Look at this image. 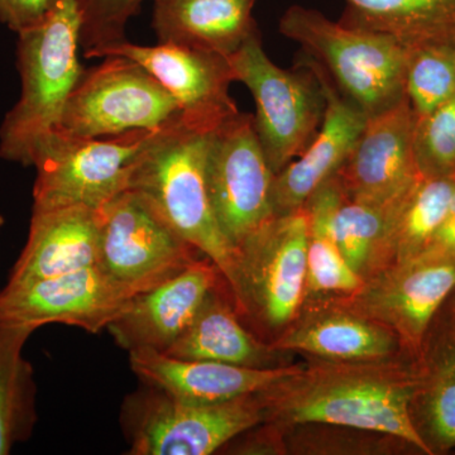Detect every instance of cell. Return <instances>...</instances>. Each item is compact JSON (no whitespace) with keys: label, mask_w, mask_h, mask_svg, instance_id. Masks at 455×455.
<instances>
[{"label":"cell","mask_w":455,"mask_h":455,"mask_svg":"<svg viewBox=\"0 0 455 455\" xmlns=\"http://www.w3.org/2000/svg\"><path fill=\"white\" fill-rule=\"evenodd\" d=\"M181 121L175 98L145 68L124 56H108L84 70L56 130L76 137L158 131Z\"/></svg>","instance_id":"9"},{"label":"cell","mask_w":455,"mask_h":455,"mask_svg":"<svg viewBox=\"0 0 455 455\" xmlns=\"http://www.w3.org/2000/svg\"><path fill=\"white\" fill-rule=\"evenodd\" d=\"M395 202L374 205L355 202L343 196L335 209V242L349 267L363 281L382 268L383 241Z\"/></svg>","instance_id":"28"},{"label":"cell","mask_w":455,"mask_h":455,"mask_svg":"<svg viewBox=\"0 0 455 455\" xmlns=\"http://www.w3.org/2000/svg\"><path fill=\"white\" fill-rule=\"evenodd\" d=\"M341 197L343 193L333 176L304 205L309 220L304 307L348 298L363 284V280L343 259L335 242L333 215Z\"/></svg>","instance_id":"25"},{"label":"cell","mask_w":455,"mask_h":455,"mask_svg":"<svg viewBox=\"0 0 455 455\" xmlns=\"http://www.w3.org/2000/svg\"><path fill=\"white\" fill-rule=\"evenodd\" d=\"M140 293L114 280L97 265L0 291V323L33 331L46 324L77 326L95 334Z\"/></svg>","instance_id":"14"},{"label":"cell","mask_w":455,"mask_h":455,"mask_svg":"<svg viewBox=\"0 0 455 455\" xmlns=\"http://www.w3.org/2000/svg\"><path fill=\"white\" fill-rule=\"evenodd\" d=\"M212 136L181 121L158 131L140 154L128 190L145 197L173 230L220 268L230 286L235 251L218 226L206 188Z\"/></svg>","instance_id":"3"},{"label":"cell","mask_w":455,"mask_h":455,"mask_svg":"<svg viewBox=\"0 0 455 455\" xmlns=\"http://www.w3.org/2000/svg\"><path fill=\"white\" fill-rule=\"evenodd\" d=\"M3 226H4V218L0 214V229H2Z\"/></svg>","instance_id":"35"},{"label":"cell","mask_w":455,"mask_h":455,"mask_svg":"<svg viewBox=\"0 0 455 455\" xmlns=\"http://www.w3.org/2000/svg\"><path fill=\"white\" fill-rule=\"evenodd\" d=\"M51 0H0V23L20 33L40 22Z\"/></svg>","instance_id":"32"},{"label":"cell","mask_w":455,"mask_h":455,"mask_svg":"<svg viewBox=\"0 0 455 455\" xmlns=\"http://www.w3.org/2000/svg\"><path fill=\"white\" fill-rule=\"evenodd\" d=\"M33 329L0 323V455L31 438L37 421L35 377L23 357Z\"/></svg>","instance_id":"27"},{"label":"cell","mask_w":455,"mask_h":455,"mask_svg":"<svg viewBox=\"0 0 455 455\" xmlns=\"http://www.w3.org/2000/svg\"><path fill=\"white\" fill-rule=\"evenodd\" d=\"M158 131H131L92 139L51 131L33 151V209L99 211L128 190L140 154Z\"/></svg>","instance_id":"5"},{"label":"cell","mask_w":455,"mask_h":455,"mask_svg":"<svg viewBox=\"0 0 455 455\" xmlns=\"http://www.w3.org/2000/svg\"><path fill=\"white\" fill-rule=\"evenodd\" d=\"M130 366L140 383L190 403H220L268 390L300 366L250 368L171 357L151 349L132 350Z\"/></svg>","instance_id":"19"},{"label":"cell","mask_w":455,"mask_h":455,"mask_svg":"<svg viewBox=\"0 0 455 455\" xmlns=\"http://www.w3.org/2000/svg\"><path fill=\"white\" fill-rule=\"evenodd\" d=\"M418 259H455V196L438 232Z\"/></svg>","instance_id":"33"},{"label":"cell","mask_w":455,"mask_h":455,"mask_svg":"<svg viewBox=\"0 0 455 455\" xmlns=\"http://www.w3.org/2000/svg\"><path fill=\"white\" fill-rule=\"evenodd\" d=\"M256 0H155L154 27L161 44H184L229 57L259 32Z\"/></svg>","instance_id":"21"},{"label":"cell","mask_w":455,"mask_h":455,"mask_svg":"<svg viewBox=\"0 0 455 455\" xmlns=\"http://www.w3.org/2000/svg\"><path fill=\"white\" fill-rule=\"evenodd\" d=\"M309 220L305 208L274 215L235 247L230 283L239 315L284 331L304 307Z\"/></svg>","instance_id":"6"},{"label":"cell","mask_w":455,"mask_h":455,"mask_svg":"<svg viewBox=\"0 0 455 455\" xmlns=\"http://www.w3.org/2000/svg\"><path fill=\"white\" fill-rule=\"evenodd\" d=\"M80 0H51L46 14L17 33L20 97L0 125V158L32 166L35 147L56 130L68 95L84 73Z\"/></svg>","instance_id":"2"},{"label":"cell","mask_w":455,"mask_h":455,"mask_svg":"<svg viewBox=\"0 0 455 455\" xmlns=\"http://www.w3.org/2000/svg\"><path fill=\"white\" fill-rule=\"evenodd\" d=\"M405 95L416 118L455 97V46L407 52Z\"/></svg>","instance_id":"29"},{"label":"cell","mask_w":455,"mask_h":455,"mask_svg":"<svg viewBox=\"0 0 455 455\" xmlns=\"http://www.w3.org/2000/svg\"><path fill=\"white\" fill-rule=\"evenodd\" d=\"M271 344L281 352L333 362L388 361L405 355L394 331L335 300L302 307Z\"/></svg>","instance_id":"18"},{"label":"cell","mask_w":455,"mask_h":455,"mask_svg":"<svg viewBox=\"0 0 455 455\" xmlns=\"http://www.w3.org/2000/svg\"><path fill=\"white\" fill-rule=\"evenodd\" d=\"M451 313H453V316H451V319H453L454 326H455V311L451 310Z\"/></svg>","instance_id":"36"},{"label":"cell","mask_w":455,"mask_h":455,"mask_svg":"<svg viewBox=\"0 0 455 455\" xmlns=\"http://www.w3.org/2000/svg\"><path fill=\"white\" fill-rule=\"evenodd\" d=\"M449 300H451V304H453V307H451V310L455 311V291L453 292V295L451 296V299Z\"/></svg>","instance_id":"34"},{"label":"cell","mask_w":455,"mask_h":455,"mask_svg":"<svg viewBox=\"0 0 455 455\" xmlns=\"http://www.w3.org/2000/svg\"><path fill=\"white\" fill-rule=\"evenodd\" d=\"M86 59L124 56L145 68L178 101L182 124L214 134L239 113L229 86L227 57L176 44L140 46L127 40L84 53Z\"/></svg>","instance_id":"13"},{"label":"cell","mask_w":455,"mask_h":455,"mask_svg":"<svg viewBox=\"0 0 455 455\" xmlns=\"http://www.w3.org/2000/svg\"><path fill=\"white\" fill-rule=\"evenodd\" d=\"M299 64L307 66L320 84L325 100L324 116L315 137L300 157L275 175L272 184L275 215L304 208L317 188L340 169L368 119L361 108L341 94L324 68L311 57L302 52Z\"/></svg>","instance_id":"16"},{"label":"cell","mask_w":455,"mask_h":455,"mask_svg":"<svg viewBox=\"0 0 455 455\" xmlns=\"http://www.w3.org/2000/svg\"><path fill=\"white\" fill-rule=\"evenodd\" d=\"M283 353L244 328L233 298H227L220 283L164 355L265 370L284 366Z\"/></svg>","instance_id":"22"},{"label":"cell","mask_w":455,"mask_h":455,"mask_svg":"<svg viewBox=\"0 0 455 455\" xmlns=\"http://www.w3.org/2000/svg\"><path fill=\"white\" fill-rule=\"evenodd\" d=\"M97 218L98 267L139 292L175 276L202 254L136 191H123Z\"/></svg>","instance_id":"10"},{"label":"cell","mask_w":455,"mask_h":455,"mask_svg":"<svg viewBox=\"0 0 455 455\" xmlns=\"http://www.w3.org/2000/svg\"><path fill=\"white\" fill-rule=\"evenodd\" d=\"M280 32L324 68L344 97L367 116L388 109L405 95L407 52L386 36L329 20L316 9L291 5Z\"/></svg>","instance_id":"4"},{"label":"cell","mask_w":455,"mask_h":455,"mask_svg":"<svg viewBox=\"0 0 455 455\" xmlns=\"http://www.w3.org/2000/svg\"><path fill=\"white\" fill-rule=\"evenodd\" d=\"M262 423L259 394L227 403H190L140 383L121 410L132 455H209Z\"/></svg>","instance_id":"7"},{"label":"cell","mask_w":455,"mask_h":455,"mask_svg":"<svg viewBox=\"0 0 455 455\" xmlns=\"http://www.w3.org/2000/svg\"><path fill=\"white\" fill-rule=\"evenodd\" d=\"M339 22L386 36L406 52L455 46V0H346Z\"/></svg>","instance_id":"23"},{"label":"cell","mask_w":455,"mask_h":455,"mask_svg":"<svg viewBox=\"0 0 455 455\" xmlns=\"http://www.w3.org/2000/svg\"><path fill=\"white\" fill-rule=\"evenodd\" d=\"M412 421L431 455L455 451V326L453 319L416 359Z\"/></svg>","instance_id":"24"},{"label":"cell","mask_w":455,"mask_h":455,"mask_svg":"<svg viewBox=\"0 0 455 455\" xmlns=\"http://www.w3.org/2000/svg\"><path fill=\"white\" fill-rule=\"evenodd\" d=\"M235 82L243 83L256 101L254 130L266 160L277 175L314 140L325 100L315 75L299 64L283 70L269 60L259 32L228 57Z\"/></svg>","instance_id":"8"},{"label":"cell","mask_w":455,"mask_h":455,"mask_svg":"<svg viewBox=\"0 0 455 455\" xmlns=\"http://www.w3.org/2000/svg\"><path fill=\"white\" fill-rule=\"evenodd\" d=\"M455 196V176H420L392 205L382 268L418 259L438 232ZM379 269V271H381Z\"/></svg>","instance_id":"26"},{"label":"cell","mask_w":455,"mask_h":455,"mask_svg":"<svg viewBox=\"0 0 455 455\" xmlns=\"http://www.w3.org/2000/svg\"><path fill=\"white\" fill-rule=\"evenodd\" d=\"M205 178L215 220L235 251L275 215V175L259 145L252 114L239 112L212 134Z\"/></svg>","instance_id":"11"},{"label":"cell","mask_w":455,"mask_h":455,"mask_svg":"<svg viewBox=\"0 0 455 455\" xmlns=\"http://www.w3.org/2000/svg\"><path fill=\"white\" fill-rule=\"evenodd\" d=\"M224 280L211 259H197L175 276L137 293L107 331L128 352L167 353L191 324L209 293Z\"/></svg>","instance_id":"17"},{"label":"cell","mask_w":455,"mask_h":455,"mask_svg":"<svg viewBox=\"0 0 455 455\" xmlns=\"http://www.w3.org/2000/svg\"><path fill=\"white\" fill-rule=\"evenodd\" d=\"M98 239L97 212L86 208L32 209L28 238L7 286L97 265Z\"/></svg>","instance_id":"20"},{"label":"cell","mask_w":455,"mask_h":455,"mask_svg":"<svg viewBox=\"0 0 455 455\" xmlns=\"http://www.w3.org/2000/svg\"><path fill=\"white\" fill-rule=\"evenodd\" d=\"M416 116L407 98L368 116L361 136L334 178L344 197L387 205L420 178L415 163Z\"/></svg>","instance_id":"15"},{"label":"cell","mask_w":455,"mask_h":455,"mask_svg":"<svg viewBox=\"0 0 455 455\" xmlns=\"http://www.w3.org/2000/svg\"><path fill=\"white\" fill-rule=\"evenodd\" d=\"M145 0H80L84 53L127 40L125 26Z\"/></svg>","instance_id":"31"},{"label":"cell","mask_w":455,"mask_h":455,"mask_svg":"<svg viewBox=\"0 0 455 455\" xmlns=\"http://www.w3.org/2000/svg\"><path fill=\"white\" fill-rule=\"evenodd\" d=\"M412 147L421 176H455V97L416 118Z\"/></svg>","instance_id":"30"},{"label":"cell","mask_w":455,"mask_h":455,"mask_svg":"<svg viewBox=\"0 0 455 455\" xmlns=\"http://www.w3.org/2000/svg\"><path fill=\"white\" fill-rule=\"evenodd\" d=\"M454 291L455 259H416L381 269L357 292L335 301L390 329L407 357L418 359Z\"/></svg>","instance_id":"12"},{"label":"cell","mask_w":455,"mask_h":455,"mask_svg":"<svg viewBox=\"0 0 455 455\" xmlns=\"http://www.w3.org/2000/svg\"><path fill=\"white\" fill-rule=\"evenodd\" d=\"M416 359L333 362L314 359L259 394L263 423L323 425L379 434L431 455L411 416Z\"/></svg>","instance_id":"1"}]
</instances>
